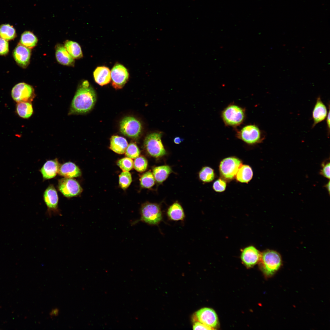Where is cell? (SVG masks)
Wrapping results in <instances>:
<instances>
[{"label":"cell","mask_w":330,"mask_h":330,"mask_svg":"<svg viewBox=\"0 0 330 330\" xmlns=\"http://www.w3.org/2000/svg\"><path fill=\"white\" fill-rule=\"evenodd\" d=\"M200 179L204 182H209L214 179L215 174L214 170L208 167H203L199 173Z\"/></svg>","instance_id":"f546056e"},{"label":"cell","mask_w":330,"mask_h":330,"mask_svg":"<svg viewBox=\"0 0 330 330\" xmlns=\"http://www.w3.org/2000/svg\"><path fill=\"white\" fill-rule=\"evenodd\" d=\"M117 164L123 171H129L131 170L134 167L133 160L127 157L119 160L118 161Z\"/></svg>","instance_id":"836d02e7"},{"label":"cell","mask_w":330,"mask_h":330,"mask_svg":"<svg viewBox=\"0 0 330 330\" xmlns=\"http://www.w3.org/2000/svg\"><path fill=\"white\" fill-rule=\"evenodd\" d=\"M193 330H212L214 329L212 328L207 326L201 323L196 321L193 324Z\"/></svg>","instance_id":"74e56055"},{"label":"cell","mask_w":330,"mask_h":330,"mask_svg":"<svg viewBox=\"0 0 330 330\" xmlns=\"http://www.w3.org/2000/svg\"><path fill=\"white\" fill-rule=\"evenodd\" d=\"M9 51V43L7 41L0 38V55L7 54Z\"/></svg>","instance_id":"d590c367"},{"label":"cell","mask_w":330,"mask_h":330,"mask_svg":"<svg viewBox=\"0 0 330 330\" xmlns=\"http://www.w3.org/2000/svg\"><path fill=\"white\" fill-rule=\"evenodd\" d=\"M328 113L326 105L322 101L320 97H317L312 112L313 123L312 127L324 121L326 118Z\"/></svg>","instance_id":"2e32d148"},{"label":"cell","mask_w":330,"mask_h":330,"mask_svg":"<svg viewBox=\"0 0 330 330\" xmlns=\"http://www.w3.org/2000/svg\"><path fill=\"white\" fill-rule=\"evenodd\" d=\"M253 175V171L250 166L241 165L238 169L236 178L239 182L247 183L251 179Z\"/></svg>","instance_id":"603a6c76"},{"label":"cell","mask_w":330,"mask_h":330,"mask_svg":"<svg viewBox=\"0 0 330 330\" xmlns=\"http://www.w3.org/2000/svg\"><path fill=\"white\" fill-rule=\"evenodd\" d=\"M58 174L64 178H72L81 176L82 172L75 163L68 162L60 165Z\"/></svg>","instance_id":"ac0fdd59"},{"label":"cell","mask_w":330,"mask_h":330,"mask_svg":"<svg viewBox=\"0 0 330 330\" xmlns=\"http://www.w3.org/2000/svg\"><path fill=\"white\" fill-rule=\"evenodd\" d=\"M11 95L13 99L17 103L31 102L35 96L33 87L24 82L19 83L14 86Z\"/></svg>","instance_id":"8992f818"},{"label":"cell","mask_w":330,"mask_h":330,"mask_svg":"<svg viewBox=\"0 0 330 330\" xmlns=\"http://www.w3.org/2000/svg\"><path fill=\"white\" fill-rule=\"evenodd\" d=\"M38 40L35 35L30 31H26L21 35L20 44L29 49L35 47Z\"/></svg>","instance_id":"4316f807"},{"label":"cell","mask_w":330,"mask_h":330,"mask_svg":"<svg viewBox=\"0 0 330 330\" xmlns=\"http://www.w3.org/2000/svg\"><path fill=\"white\" fill-rule=\"evenodd\" d=\"M16 36V30L13 26L8 24L0 26V38L7 41L13 39Z\"/></svg>","instance_id":"83f0119b"},{"label":"cell","mask_w":330,"mask_h":330,"mask_svg":"<svg viewBox=\"0 0 330 330\" xmlns=\"http://www.w3.org/2000/svg\"><path fill=\"white\" fill-rule=\"evenodd\" d=\"M44 202L48 208L50 216L52 214L61 215L58 208V197L55 188L53 185H50L43 194Z\"/></svg>","instance_id":"7c38bea8"},{"label":"cell","mask_w":330,"mask_h":330,"mask_svg":"<svg viewBox=\"0 0 330 330\" xmlns=\"http://www.w3.org/2000/svg\"><path fill=\"white\" fill-rule=\"evenodd\" d=\"M226 185V182L224 180L219 179L214 183L213 187L215 191L222 192L225 190Z\"/></svg>","instance_id":"e575fe53"},{"label":"cell","mask_w":330,"mask_h":330,"mask_svg":"<svg viewBox=\"0 0 330 330\" xmlns=\"http://www.w3.org/2000/svg\"><path fill=\"white\" fill-rule=\"evenodd\" d=\"M259 262L263 271L267 276L274 274L282 264L280 255L276 251L270 250L266 251L261 254Z\"/></svg>","instance_id":"7a4b0ae2"},{"label":"cell","mask_w":330,"mask_h":330,"mask_svg":"<svg viewBox=\"0 0 330 330\" xmlns=\"http://www.w3.org/2000/svg\"><path fill=\"white\" fill-rule=\"evenodd\" d=\"M196 321L211 328H215L218 323L217 314L212 309L204 308L197 311L195 313Z\"/></svg>","instance_id":"4fadbf2b"},{"label":"cell","mask_w":330,"mask_h":330,"mask_svg":"<svg viewBox=\"0 0 330 330\" xmlns=\"http://www.w3.org/2000/svg\"><path fill=\"white\" fill-rule=\"evenodd\" d=\"M96 101L95 91L88 81H85L78 88L72 100L69 115L82 114L90 112Z\"/></svg>","instance_id":"6da1fadb"},{"label":"cell","mask_w":330,"mask_h":330,"mask_svg":"<svg viewBox=\"0 0 330 330\" xmlns=\"http://www.w3.org/2000/svg\"><path fill=\"white\" fill-rule=\"evenodd\" d=\"M58 189L67 198L78 196L82 191V189L78 182L70 178H64L59 180Z\"/></svg>","instance_id":"ba28073f"},{"label":"cell","mask_w":330,"mask_h":330,"mask_svg":"<svg viewBox=\"0 0 330 330\" xmlns=\"http://www.w3.org/2000/svg\"><path fill=\"white\" fill-rule=\"evenodd\" d=\"M237 135L239 138L249 144L259 143L264 137L261 130L255 125L245 126L237 133Z\"/></svg>","instance_id":"9c48e42d"},{"label":"cell","mask_w":330,"mask_h":330,"mask_svg":"<svg viewBox=\"0 0 330 330\" xmlns=\"http://www.w3.org/2000/svg\"><path fill=\"white\" fill-rule=\"evenodd\" d=\"M261 254L254 247L250 246L242 251L241 258L244 264L247 267L253 266L259 262Z\"/></svg>","instance_id":"5bb4252c"},{"label":"cell","mask_w":330,"mask_h":330,"mask_svg":"<svg viewBox=\"0 0 330 330\" xmlns=\"http://www.w3.org/2000/svg\"><path fill=\"white\" fill-rule=\"evenodd\" d=\"M322 169L320 171V174L325 178L329 179L330 178V167L329 162L326 163H323L322 164Z\"/></svg>","instance_id":"8d00e7d4"},{"label":"cell","mask_w":330,"mask_h":330,"mask_svg":"<svg viewBox=\"0 0 330 330\" xmlns=\"http://www.w3.org/2000/svg\"><path fill=\"white\" fill-rule=\"evenodd\" d=\"M142 130L141 122L132 116L124 118L120 123V130L124 135L135 138L140 135Z\"/></svg>","instance_id":"52a82bcc"},{"label":"cell","mask_w":330,"mask_h":330,"mask_svg":"<svg viewBox=\"0 0 330 330\" xmlns=\"http://www.w3.org/2000/svg\"><path fill=\"white\" fill-rule=\"evenodd\" d=\"M167 216L169 220L174 221H183L185 217L182 207L176 202L169 207L167 212Z\"/></svg>","instance_id":"44dd1931"},{"label":"cell","mask_w":330,"mask_h":330,"mask_svg":"<svg viewBox=\"0 0 330 330\" xmlns=\"http://www.w3.org/2000/svg\"><path fill=\"white\" fill-rule=\"evenodd\" d=\"M148 166V161L146 159L142 156H138L135 159L134 167L137 171L141 172L146 170Z\"/></svg>","instance_id":"d6a6232c"},{"label":"cell","mask_w":330,"mask_h":330,"mask_svg":"<svg viewBox=\"0 0 330 330\" xmlns=\"http://www.w3.org/2000/svg\"><path fill=\"white\" fill-rule=\"evenodd\" d=\"M93 75L96 82L101 86L108 84L111 80V72L108 68L105 66L97 67Z\"/></svg>","instance_id":"ffe728a7"},{"label":"cell","mask_w":330,"mask_h":330,"mask_svg":"<svg viewBox=\"0 0 330 330\" xmlns=\"http://www.w3.org/2000/svg\"><path fill=\"white\" fill-rule=\"evenodd\" d=\"M128 145L126 139L122 137L113 135L110 139V148L117 153H124Z\"/></svg>","instance_id":"7402d4cb"},{"label":"cell","mask_w":330,"mask_h":330,"mask_svg":"<svg viewBox=\"0 0 330 330\" xmlns=\"http://www.w3.org/2000/svg\"><path fill=\"white\" fill-rule=\"evenodd\" d=\"M55 55L57 61L60 64L68 66H74V59L67 51L64 46L60 44L55 47Z\"/></svg>","instance_id":"d6986e66"},{"label":"cell","mask_w":330,"mask_h":330,"mask_svg":"<svg viewBox=\"0 0 330 330\" xmlns=\"http://www.w3.org/2000/svg\"><path fill=\"white\" fill-rule=\"evenodd\" d=\"M60 165L56 158L47 161L40 170L43 178L49 179L55 177L58 174Z\"/></svg>","instance_id":"e0dca14e"},{"label":"cell","mask_w":330,"mask_h":330,"mask_svg":"<svg viewBox=\"0 0 330 330\" xmlns=\"http://www.w3.org/2000/svg\"><path fill=\"white\" fill-rule=\"evenodd\" d=\"M16 111L18 115L24 119H28L30 117L33 112L31 102H28L17 103Z\"/></svg>","instance_id":"cb8c5ba5"},{"label":"cell","mask_w":330,"mask_h":330,"mask_svg":"<svg viewBox=\"0 0 330 330\" xmlns=\"http://www.w3.org/2000/svg\"><path fill=\"white\" fill-rule=\"evenodd\" d=\"M125 153L127 157L131 159H135L139 156L140 151L136 144L132 142L128 145Z\"/></svg>","instance_id":"1f68e13d"},{"label":"cell","mask_w":330,"mask_h":330,"mask_svg":"<svg viewBox=\"0 0 330 330\" xmlns=\"http://www.w3.org/2000/svg\"><path fill=\"white\" fill-rule=\"evenodd\" d=\"M172 171L170 166L163 165L154 167L153 170V174L157 182L161 183L167 178Z\"/></svg>","instance_id":"d4e9b609"},{"label":"cell","mask_w":330,"mask_h":330,"mask_svg":"<svg viewBox=\"0 0 330 330\" xmlns=\"http://www.w3.org/2000/svg\"><path fill=\"white\" fill-rule=\"evenodd\" d=\"M13 55L17 63L21 67L25 68L29 63L31 50L30 49L19 44L14 49Z\"/></svg>","instance_id":"9a60e30c"},{"label":"cell","mask_w":330,"mask_h":330,"mask_svg":"<svg viewBox=\"0 0 330 330\" xmlns=\"http://www.w3.org/2000/svg\"><path fill=\"white\" fill-rule=\"evenodd\" d=\"M330 110H329H329H328V114H327V117H326V123H327V130H328V135H329V130H330Z\"/></svg>","instance_id":"ab89813d"},{"label":"cell","mask_w":330,"mask_h":330,"mask_svg":"<svg viewBox=\"0 0 330 330\" xmlns=\"http://www.w3.org/2000/svg\"><path fill=\"white\" fill-rule=\"evenodd\" d=\"M129 77L127 69L120 64H116L111 70L112 84L115 89L122 88L128 80Z\"/></svg>","instance_id":"8fae6325"},{"label":"cell","mask_w":330,"mask_h":330,"mask_svg":"<svg viewBox=\"0 0 330 330\" xmlns=\"http://www.w3.org/2000/svg\"><path fill=\"white\" fill-rule=\"evenodd\" d=\"M222 115L225 124L233 127L241 124L245 117L244 109L235 105L228 106L223 111Z\"/></svg>","instance_id":"5b68a950"},{"label":"cell","mask_w":330,"mask_h":330,"mask_svg":"<svg viewBox=\"0 0 330 330\" xmlns=\"http://www.w3.org/2000/svg\"><path fill=\"white\" fill-rule=\"evenodd\" d=\"M330 182L329 181L325 185V187L327 189V190L328 192V193H330Z\"/></svg>","instance_id":"b9f144b4"},{"label":"cell","mask_w":330,"mask_h":330,"mask_svg":"<svg viewBox=\"0 0 330 330\" xmlns=\"http://www.w3.org/2000/svg\"><path fill=\"white\" fill-rule=\"evenodd\" d=\"M181 138L179 137L175 138L174 139V142L176 144H179L182 141Z\"/></svg>","instance_id":"60d3db41"},{"label":"cell","mask_w":330,"mask_h":330,"mask_svg":"<svg viewBox=\"0 0 330 330\" xmlns=\"http://www.w3.org/2000/svg\"><path fill=\"white\" fill-rule=\"evenodd\" d=\"M64 47L71 56L74 59H79L83 57L81 48L77 42L70 40H67Z\"/></svg>","instance_id":"484cf974"},{"label":"cell","mask_w":330,"mask_h":330,"mask_svg":"<svg viewBox=\"0 0 330 330\" xmlns=\"http://www.w3.org/2000/svg\"><path fill=\"white\" fill-rule=\"evenodd\" d=\"M132 182L131 175L128 171H123L119 175V184L120 187L123 189L127 188Z\"/></svg>","instance_id":"4dcf8cb0"},{"label":"cell","mask_w":330,"mask_h":330,"mask_svg":"<svg viewBox=\"0 0 330 330\" xmlns=\"http://www.w3.org/2000/svg\"><path fill=\"white\" fill-rule=\"evenodd\" d=\"M140 214V220L150 225H158L163 220L161 207L156 204L147 203L144 204L141 208Z\"/></svg>","instance_id":"3957f363"},{"label":"cell","mask_w":330,"mask_h":330,"mask_svg":"<svg viewBox=\"0 0 330 330\" xmlns=\"http://www.w3.org/2000/svg\"><path fill=\"white\" fill-rule=\"evenodd\" d=\"M162 135L160 133L154 132L148 134L145 138V148L147 152L152 156L159 157L166 153L161 141Z\"/></svg>","instance_id":"277c9868"},{"label":"cell","mask_w":330,"mask_h":330,"mask_svg":"<svg viewBox=\"0 0 330 330\" xmlns=\"http://www.w3.org/2000/svg\"><path fill=\"white\" fill-rule=\"evenodd\" d=\"M59 310L57 308L53 309L50 312V315L51 317L57 316L59 314Z\"/></svg>","instance_id":"f35d334b"},{"label":"cell","mask_w":330,"mask_h":330,"mask_svg":"<svg viewBox=\"0 0 330 330\" xmlns=\"http://www.w3.org/2000/svg\"><path fill=\"white\" fill-rule=\"evenodd\" d=\"M242 165L241 161L234 157H229L223 159L220 162L219 168L221 175L224 178L233 179Z\"/></svg>","instance_id":"30bf717a"},{"label":"cell","mask_w":330,"mask_h":330,"mask_svg":"<svg viewBox=\"0 0 330 330\" xmlns=\"http://www.w3.org/2000/svg\"><path fill=\"white\" fill-rule=\"evenodd\" d=\"M141 186L145 188L152 187L155 184V179L153 174L150 171L144 173L140 179Z\"/></svg>","instance_id":"f1b7e54d"}]
</instances>
